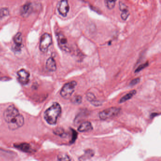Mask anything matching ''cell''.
I'll return each instance as SVG.
<instances>
[{
    "label": "cell",
    "instance_id": "6da1fadb",
    "mask_svg": "<svg viewBox=\"0 0 161 161\" xmlns=\"http://www.w3.org/2000/svg\"><path fill=\"white\" fill-rule=\"evenodd\" d=\"M3 118L11 130H16L24 124V117L20 114L18 109L13 105L9 106L5 110Z\"/></svg>",
    "mask_w": 161,
    "mask_h": 161
},
{
    "label": "cell",
    "instance_id": "7a4b0ae2",
    "mask_svg": "<svg viewBox=\"0 0 161 161\" xmlns=\"http://www.w3.org/2000/svg\"><path fill=\"white\" fill-rule=\"evenodd\" d=\"M61 112V108L60 105L57 103H53L52 105L45 112L44 118L45 120L49 124H56Z\"/></svg>",
    "mask_w": 161,
    "mask_h": 161
},
{
    "label": "cell",
    "instance_id": "3957f363",
    "mask_svg": "<svg viewBox=\"0 0 161 161\" xmlns=\"http://www.w3.org/2000/svg\"><path fill=\"white\" fill-rule=\"evenodd\" d=\"M77 84V83L75 81H71L65 84L60 91L61 96L64 99H69L75 91Z\"/></svg>",
    "mask_w": 161,
    "mask_h": 161
},
{
    "label": "cell",
    "instance_id": "277c9868",
    "mask_svg": "<svg viewBox=\"0 0 161 161\" xmlns=\"http://www.w3.org/2000/svg\"><path fill=\"white\" fill-rule=\"evenodd\" d=\"M121 108L118 107H111L100 112L99 117L102 120H106L116 116L121 112Z\"/></svg>",
    "mask_w": 161,
    "mask_h": 161
},
{
    "label": "cell",
    "instance_id": "5b68a950",
    "mask_svg": "<svg viewBox=\"0 0 161 161\" xmlns=\"http://www.w3.org/2000/svg\"><path fill=\"white\" fill-rule=\"evenodd\" d=\"M52 44V38L48 33H45L41 38L39 48L42 52H46Z\"/></svg>",
    "mask_w": 161,
    "mask_h": 161
},
{
    "label": "cell",
    "instance_id": "8992f818",
    "mask_svg": "<svg viewBox=\"0 0 161 161\" xmlns=\"http://www.w3.org/2000/svg\"><path fill=\"white\" fill-rule=\"evenodd\" d=\"M56 37L58 44L60 48L64 51H69L67 39L65 36H64V34L60 32L57 33Z\"/></svg>",
    "mask_w": 161,
    "mask_h": 161
},
{
    "label": "cell",
    "instance_id": "52a82bcc",
    "mask_svg": "<svg viewBox=\"0 0 161 161\" xmlns=\"http://www.w3.org/2000/svg\"><path fill=\"white\" fill-rule=\"evenodd\" d=\"M69 10V6L68 0H61L59 4L58 11L63 17H66Z\"/></svg>",
    "mask_w": 161,
    "mask_h": 161
},
{
    "label": "cell",
    "instance_id": "ba28073f",
    "mask_svg": "<svg viewBox=\"0 0 161 161\" xmlns=\"http://www.w3.org/2000/svg\"><path fill=\"white\" fill-rule=\"evenodd\" d=\"M19 82L22 85H26L29 81L30 74L24 69L19 70L17 73Z\"/></svg>",
    "mask_w": 161,
    "mask_h": 161
},
{
    "label": "cell",
    "instance_id": "9c48e42d",
    "mask_svg": "<svg viewBox=\"0 0 161 161\" xmlns=\"http://www.w3.org/2000/svg\"><path fill=\"white\" fill-rule=\"evenodd\" d=\"M14 44H15V50L16 51H20L22 47V37L21 33L19 32L16 34L13 38Z\"/></svg>",
    "mask_w": 161,
    "mask_h": 161
},
{
    "label": "cell",
    "instance_id": "30bf717a",
    "mask_svg": "<svg viewBox=\"0 0 161 161\" xmlns=\"http://www.w3.org/2000/svg\"><path fill=\"white\" fill-rule=\"evenodd\" d=\"M119 9L122 12V14H121V18L122 20H126L130 14V12L128 11V7L122 2H119Z\"/></svg>",
    "mask_w": 161,
    "mask_h": 161
},
{
    "label": "cell",
    "instance_id": "8fae6325",
    "mask_svg": "<svg viewBox=\"0 0 161 161\" xmlns=\"http://www.w3.org/2000/svg\"><path fill=\"white\" fill-rule=\"evenodd\" d=\"M32 11L31 3H27L23 5L20 9L21 15L23 17L29 16Z\"/></svg>",
    "mask_w": 161,
    "mask_h": 161
},
{
    "label": "cell",
    "instance_id": "7c38bea8",
    "mask_svg": "<svg viewBox=\"0 0 161 161\" xmlns=\"http://www.w3.org/2000/svg\"><path fill=\"white\" fill-rule=\"evenodd\" d=\"M46 69L50 72H53L56 70V64L53 58H49L47 60L46 62Z\"/></svg>",
    "mask_w": 161,
    "mask_h": 161
},
{
    "label": "cell",
    "instance_id": "4fadbf2b",
    "mask_svg": "<svg viewBox=\"0 0 161 161\" xmlns=\"http://www.w3.org/2000/svg\"><path fill=\"white\" fill-rule=\"evenodd\" d=\"M93 130V127L89 122H85L81 123L78 128V131L80 132H90Z\"/></svg>",
    "mask_w": 161,
    "mask_h": 161
},
{
    "label": "cell",
    "instance_id": "5bb4252c",
    "mask_svg": "<svg viewBox=\"0 0 161 161\" xmlns=\"http://www.w3.org/2000/svg\"><path fill=\"white\" fill-rule=\"evenodd\" d=\"M86 98L89 102H90L93 105L95 106H99L102 105L101 102L97 100L96 96L92 93H88L86 95Z\"/></svg>",
    "mask_w": 161,
    "mask_h": 161
},
{
    "label": "cell",
    "instance_id": "9a60e30c",
    "mask_svg": "<svg viewBox=\"0 0 161 161\" xmlns=\"http://www.w3.org/2000/svg\"><path fill=\"white\" fill-rule=\"evenodd\" d=\"M94 155V152L91 149H87L85 150V153L83 155L79 157V160L81 161L88 160L92 158Z\"/></svg>",
    "mask_w": 161,
    "mask_h": 161
},
{
    "label": "cell",
    "instance_id": "2e32d148",
    "mask_svg": "<svg viewBox=\"0 0 161 161\" xmlns=\"http://www.w3.org/2000/svg\"><path fill=\"white\" fill-rule=\"evenodd\" d=\"M15 147L25 152L30 153L31 152V147L27 143L20 144L18 145H16Z\"/></svg>",
    "mask_w": 161,
    "mask_h": 161
},
{
    "label": "cell",
    "instance_id": "e0dca14e",
    "mask_svg": "<svg viewBox=\"0 0 161 161\" xmlns=\"http://www.w3.org/2000/svg\"><path fill=\"white\" fill-rule=\"evenodd\" d=\"M136 91L135 90H132V91L129 92L128 94H126L125 96H123V97L120 99V101H119V103L122 104V103L126 102L127 100H130L134 95H136Z\"/></svg>",
    "mask_w": 161,
    "mask_h": 161
},
{
    "label": "cell",
    "instance_id": "ac0fdd59",
    "mask_svg": "<svg viewBox=\"0 0 161 161\" xmlns=\"http://www.w3.org/2000/svg\"><path fill=\"white\" fill-rule=\"evenodd\" d=\"M117 0H105V3L107 8L109 10H112L115 6Z\"/></svg>",
    "mask_w": 161,
    "mask_h": 161
},
{
    "label": "cell",
    "instance_id": "d6986e66",
    "mask_svg": "<svg viewBox=\"0 0 161 161\" xmlns=\"http://www.w3.org/2000/svg\"><path fill=\"white\" fill-rule=\"evenodd\" d=\"M71 102L75 105H79L82 103V97L79 95L75 96L71 98Z\"/></svg>",
    "mask_w": 161,
    "mask_h": 161
},
{
    "label": "cell",
    "instance_id": "ffe728a7",
    "mask_svg": "<svg viewBox=\"0 0 161 161\" xmlns=\"http://www.w3.org/2000/svg\"><path fill=\"white\" fill-rule=\"evenodd\" d=\"M54 132L57 135L60 136V137H65L67 136V134L61 128H57Z\"/></svg>",
    "mask_w": 161,
    "mask_h": 161
},
{
    "label": "cell",
    "instance_id": "44dd1931",
    "mask_svg": "<svg viewBox=\"0 0 161 161\" xmlns=\"http://www.w3.org/2000/svg\"><path fill=\"white\" fill-rule=\"evenodd\" d=\"M9 10L7 8H2L0 9V18H3L9 15Z\"/></svg>",
    "mask_w": 161,
    "mask_h": 161
},
{
    "label": "cell",
    "instance_id": "7402d4cb",
    "mask_svg": "<svg viewBox=\"0 0 161 161\" xmlns=\"http://www.w3.org/2000/svg\"><path fill=\"white\" fill-rule=\"evenodd\" d=\"M71 131H72V137H71V141H70V143H73L75 142V141L76 140L78 137V133L76 131L71 128Z\"/></svg>",
    "mask_w": 161,
    "mask_h": 161
},
{
    "label": "cell",
    "instance_id": "603a6c76",
    "mask_svg": "<svg viewBox=\"0 0 161 161\" xmlns=\"http://www.w3.org/2000/svg\"><path fill=\"white\" fill-rule=\"evenodd\" d=\"M58 159L60 161H70L71 160L69 156L67 154H60L58 156Z\"/></svg>",
    "mask_w": 161,
    "mask_h": 161
},
{
    "label": "cell",
    "instance_id": "cb8c5ba5",
    "mask_svg": "<svg viewBox=\"0 0 161 161\" xmlns=\"http://www.w3.org/2000/svg\"><path fill=\"white\" fill-rule=\"evenodd\" d=\"M148 64H148V62H145V63H144V64H141V65L139 66L138 67V68L136 69V72H139V71H141V70H142V69H144L145 68L147 67L148 66Z\"/></svg>",
    "mask_w": 161,
    "mask_h": 161
},
{
    "label": "cell",
    "instance_id": "d4e9b609",
    "mask_svg": "<svg viewBox=\"0 0 161 161\" xmlns=\"http://www.w3.org/2000/svg\"><path fill=\"white\" fill-rule=\"evenodd\" d=\"M139 81H140V78H137L135 79H133L130 83V85L131 86H134L135 85H136L137 83H139Z\"/></svg>",
    "mask_w": 161,
    "mask_h": 161
}]
</instances>
